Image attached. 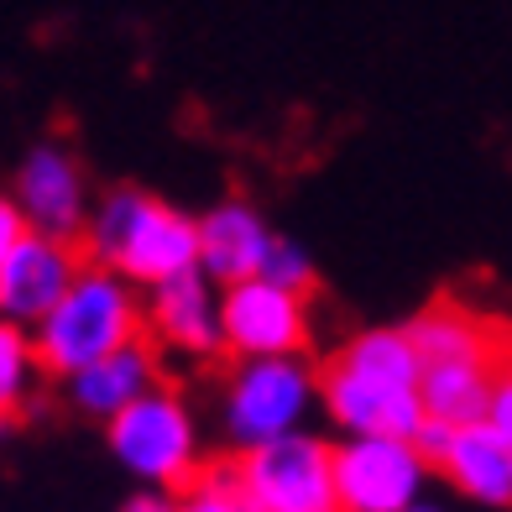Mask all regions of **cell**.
<instances>
[{"mask_svg":"<svg viewBox=\"0 0 512 512\" xmlns=\"http://www.w3.org/2000/svg\"><path fill=\"white\" fill-rule=\"evenodd\" d=\"M262 277H267L272 288H288V293H298V298H309V293L319 288V277H314V256H309L304 246H298V241H283V236L272 241V256H267Z\"/></svg>","mask_w":512,"mask_h":512,"instance_id":"19","label":"cell"},{"mask_svg":"<svg viewBox=\"0 0 512 512\" xmlns=\"http://www.w3.org/2000/svg\"><path fill=\"white\" fill-rule=\"evenodd\" d=\"M439 471L450 476L455 492H465L481 507H512V445L486 424V418L481 424L455 429L445 460H439Z\"/></svg>","mask_w":512,"mask_h":512,"instance_id":"15","label":"cell"},{"mask_svg":"<svg viewBox=\"0 0 512 512\" xmlns=\"http://www.w3.org/2000/svg\"><path fill=\"white\" fill-rule=\"evenodd\" d=\"M450 439H455V429H450V424H439V418H429V424L418 429V439H413V445L424 450V460H429L434 471H439V460H445V450H450Z\"/></svg>","mask_w":512,"mask_h":512,"instance_id":"23","label":"cell"},{"mask_svg":"<svg viewBox=\"0 0 512 512\" xmlns=\"http://www.w3.org/2000/svg\"><path fill=\"white\" fill-rule=\"evenodd\" d=\"M121 512H178V497H157V492H147V497L126 502Z\"/></svg>","mask_w":512,"mask_h":512,"instance_id":"24","label":"cell"},{"mask_svg":"<svg viewBox=\"0 0 512 512\" xmlns=\"http://www.w3.org/2000/svg\"><path fill=\"white\" fill-rule=\"evenodd\" d=\"M21 215L37 236H58V241H84L89 230V204H84V168L79 157L58 147V142H42L21 157L16 168V194Z\"/></svg>","mask_w":512,"mask_h":512,"instance_id":"10","label":"cell"},{"mask_svg":"<svg viewBox=\"0 0 512 512\" xmlns=\"http://www.w3.org/2000/svg\"><path fill=\"white\" fill-rule=\"evenodd\" d=\"M230 476L251 512H340L335 445L319 434H288L241 450Z\"/></svg>","mask_w":512,"mask_h":512,"instance_id":"3","label":"cell"},{"mask_svg":"<svg viewBox=\"0 0 512 512\" xmlns=\"http://www.w3.org/2000/svg\"><path fill=\"white\" fill-rule=\"evenodd\" d=\"M105 439H110V455L121 460L131 476H142L147 486L189 492V486L204 476L194 413L173 387H157L142 403H131L121 418H110Z\"/></svg>","mask_w":512,"mask_h":512,"instance_id":"4","label":"cell"},{"mask_svg":"<svg viewBox=\"0 0 512 512\" xmlns=\"http://www.w3.org/2000/svg\"><path fill=\"white\" fill-rule=\"evenodd\" d=\"M434 465L413 439H340L335 486L340 512H413Z\"/></svg>","mask_w":512,"mask_h":512,"instance_id":"6","label":"cell"},{"mask_svg":"<svg viewBox=\"0 0 512 512\" xmlns=\"http://www.w3.org/2000/svg\"><path fill=\"white\" fill-rule=\"evenodd\" d=\"M220 330L236 361H283L304 356L309 345V298L251 277L220 293Z\"/></svg>","mask_w":512,"mask_h":512,"instance_id":"7","label":"cell"},{"mask_svg":"<svg viewBox=\"0 0 512 512\" xmlns=\"http://www.w3.org/2000/svg\"><path fill=\"white\" fill-rule=\"evenodd\" d=\"M157 387H162L157 382V345L147 335V340L126 345V351L95 361L89 371H79V377L68 382V398H74L79 413L105 418L110 424V418H121L131 403H142L147 392H157Z\"/></svg>","mask_w":512,"mask_h":512,"instance_id":"14","label":"cell"},{"mask_svg":"<svg viewBox=\"0 0 512 512\" xmlns=\"http://www.w3.org/2000/svg\"><path fill=\"white\" fill-rule=\"evenodd\" d=\"M319 398V371L304 356L283 361H236L225 382V434L236 450L304 434V418Z\"/></svg>","mask_w":512,"mask_h":512,"instance_id":"5","label":"cell"},{"mask_svg":"<svg viewBox=\"0 0 512 512\" xmlns=\"http://www.w3.org/2000/svg\"><path fill=\"white\" fill-rule=\"evenodd\" d=\"M37 345L32 335L21 330V324L11 319H0V429L11 424V413L27 403V392H32V377H37Z\"/></svg>","mask_w":512,"mask_h":512,"instance_id":"18","label":"cell"},{"mask_svg":"<svg viewBox=\"0 0 512 512\" xmlns=\"http://www.w3.org/2000/svg\"><path fill=\"white\" fill-rule=\"evenodd\" d=\"M507 366H486V361H450V366H424V413L439 418L450 429H465V424H481L486 408H492V392L502 382Z\"/></svg>","mask_w":512,"mask_h":512,"instance_id":"16","label":"cell"},{"mask_svg":"<svg viewBox=\"0 0 512 512\" xmlns=\"http://www.w3.org/2000/svg\"><path fill=\"white\" fill-rule=\"evenodd\" d=\"M413 512H439V507H429V502H418V507H413Z\"/></svg>","mask_w":512,"mask_h":512,"instance_id":"25","label":"cell"},{"mask_svg":"<svg viewBox=\"0 0 512 512\" xmlns=\"http://www.w3.org/2000/svg\"><path fill=\"white\" fill-rule=\"evenodd\" d=\"M486 424H492L507 445H512V366L502 371V382H497V392H492V408H486Z\"/></svg>","mask_w":512,"mask_h":512,"instance_id":"22","label":"cell"},{"mask_svg":"<svg viewBox=\"0 0 512 512\" xmlns=\"http://www.w3.org/2000/svg\"><path fill=\"white\" fill-rule=\"evenodd\" d=\"M272 230L246 199H225L209 215H199V272L220 288H236L262 277L272 256Z\"/></svg>","mask_w":512,"mask_h":512,"instance_id":"13","label":"cell"},{"mask_svg":"<svg viewBox=\"0 0 512 512\" xmlns=\"http://www.w3.org/2000/svg\"><path fill=\"white\" fill-rule=\"evenodd\" d=\"M319 403L345 429V439H418V429L429 424L418 392L356 377L340 361L319 371Z\"/></svg>","mask_w":512,"mask_h":512,"instance_id":"9","label":"cell"},{"mask_svg":"<svg viewBox=\"0 0 512 512\" xmlns=\"http://www.w3.org/2000/svg\"><path fill=\"white\" fill-rule=\"evenodd\" d=\"M408 340L424 366H450V361H486V366H512V330L502 319L465 309L455 298H439L424 314H413Z\"/></svg>","mask_w":512,"mask_h":512,"instance_id":"11","label":"cell"},{"mask_svg":"<svg viewBox=\"0 0 512 512\" xmlns=\"http://www.w3.org/2000/svg\"><path fill=\"white\" fill-rule=\"evenodd\" d=\"M147 340V309L131 298V283L121 272L89 262L68 298L32 330L37 366L58 382H74L95 361Z\"/></svg>","mask_w":512,"mask_h":512,"instance_id":"2","label":"cell"},{"mask_svg":"<svg viewBox=\"0 0 512 512\" xmlns=\"http://www.w3.org/2000/svg\"><path fill=\"white\" fill-rule=\"evenodd\" d=\"M32 236V225H27V215H21V204L11 199V194H0V262Z\"/></svg>","mask_w":512,"mask_h":512,"instance_id":"21","label":"cell"},{"mask_svg":"<svg viewBox=\"0 0 512 512\" xmlns=\"http://www.w3.org/2000/svg\"><path fill=\"white\" fill-rule=\"evenodd\" d=\"M84 267H89L84 241H58V236H37L32 230L0 262V319L21 324V330H37L68 298V288L79 283Z\"/></svg>","mask_w":512,"mask_h":512,"instance_id":"8","label":"cell"},{"mask_svg":"<svg viewBox=\"0 0 512 512\" xmlns=\"http://www.w3.org/2000/svg\"><path fill=\"white\" fill-rule=\"evenodd\" d=\"M84 251L126 283L162 288L199 272V220L147 189H110L84 230Z\"/></svg>","mask_w":512,"mask_h":512,"instance_id":"1","label":"cell"},{"mask_svg":"<svg viewBox=\"0 0 512 512\" xmlns=\"http://www.w3.org/2000/svg\"><path fill=\"white\" fill-rule=\"evenodd\" d=\"M178 512H251V507L241 502L230 465H220V471H204L189 492H178Z\"/></svg>","mask_w":512,"mask_h":512,"instance_id":"20","label":"cell"},{"mask_svg":"<svg viewBox=\"0 0 512 512\" xmlns=\"http://www.w3.org/2000/svg\"><path fill=\"white\" fill-rule=\"evenodd\" d=\"M335 361H340L345 371H356V377L403 387V392L424 387V361H418L408 330H361Z\"/></svg>","mask_w":512,"mask_h":512,"instance_id":"17","label":"cell"},{"mask_svg":"<svg viewBox=\"0 0 512 512\" xmlns=\"http://www.w3.org/2000/svg\"><path fill=\"white\" fill-rule=\"evenodd\" d=\"M147 335L168 351L183 356H220L225 351V330H220V293L204 272H189L178 283H162L147 298Z\"/></svg>","mask_w":512,"mask_h":512,"instance_id":"12","label":"cell"}]
</instances>
